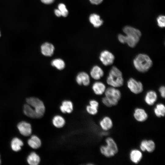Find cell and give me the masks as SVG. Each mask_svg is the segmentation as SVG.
Returning <instances> with one entry per match:
<instances>
[{
    "mask_svg": "<svg viewBox=\"0 0 165 165\" xmlns=\"http://www.w3.org/2000/svg\"><path fill=\"white\" fill-rule=\"evenodd\" d=\"M144 99L145 102L148 105H153L157 99V94L154 91H148L146 94Z\"/></svg>",
    "mask_w": 165,
    "mask_h": 165,
    "instance_id": "4fadbf2b",
    "label": "cell"
},
{
    "mask_svg": "<svg viewBox=\"0 0 165 165\" xmlns=\"http://www.w3.org/2000/svg\"><path fill=\"white\" fill-rule=\"evenodd\" d=\"M133 64L137 71L144 73L147 72L152 67V61L147 55L140 53L137 55L134 59Z\"/></svg>",
    "mask_w": 165,
    "mask_h": 165,
    "instance_id": "6da1fadb",
    "label": "cell"
},
{
    "mask_svg": "<svg viewBox=\"0 0 165 165\" xmlns=\"http://www.w3.org/2000/svg\"><path fill=\"white\" fill-rule=\"evenodd\" d=\"M27 104L34 108L36 112L42 117L45 112V107L43 102L38 98L31 97L26 99Z\"/></svg>",
    "mask_w": 165,
    "mask_h": 165,
    "instance_id": "5b68a950",
    "label": "cell"
},
{
    "mask_svg": "<svg viewBox=\"0 0 165 165\" xmlns=\"http://www.w3.org/2000/svg\"><path fill=\"white\" fill-rule=\"evenodd\" d=\"M102 101L103 103L105 106L108 107H110L112 106L108 99L105 97L102 98Z\"/></svg>",
    "mask_w": 165,
    "mask_h": 165,
    "instance_id": "4dcf8cb0",
    "label": "cell"
},
{
    "mask_svg": "<svg viewBox=\"0 0 165 165\" xmlns=\"http://www.w3.org/2000/svg\"><path fill=\"white\" fill-rule=\"evenodd\" d=\"M40 159L39 156L35 152H32L28 156L27 161L31 165H37L40 163Z\"/></svg>",
    "mask_w": 165,
    "mask_h": 165,
    "instance_id": "603a6c76",
    "label": "cell"
},
{
    "mask_svg": "<svg viewBox=\"0 0 165 165\" xmlns=\"http://www.w3.org/2000/svg\"><path fill=\"white\" fill-rule=\"evenodd\" d=\"M106 145L100 148L101 153L106 157L110 158L115 155L118 152V147L115 141L112 138H107L105 140Z\"/></svg>",
    "mask_w": 165,
    "mask_h": 165,
    "instance_id": "3957f363",
    "label": "cell"
},
{
    "mask_svg": "<svg viewBox=\"0 0 165 165\" xmlns=\"http://www.w3.org/2000/svg\"><path fill=\"white\" fill-rule=\"evenodd\" d=\"M55 48L53 45L49 42H46L42 45L41 50L42 54L46 56H51L53 54Z\"/></svg>",
    "mask_w": 165,
    "mask_h": 165,
    "instance_id": "5bb4252c",
    "label": "cell"
},
{
    "mask_svg": "<svg viewBox=\"0 0 165 165\" xmlns=\"http://www.w3.org/2000/svg\"><path fill=\"white\" fill-rule=\"evenodd\" d=\"M161 97L163 98L165 97V88L164 86H161L159 89Z\"/></svg>",
    "mask_w": 165,
    "mask_h": 165,
    "instance_id": "d6a6232c",
    "label": "cell"
},
{
    "mask_svg": "<svg viewBox=\"0 0 165 165\" xmlns=\"http://www.w3.org/2000/svg\"><path fill=\"white\" fill-rule=\"evenodd\" d=\"M89 19L90 23L95 28L100 27L103 23V21L101 19L100 16L95 13L91 14L89 17Z\"/></svg>",
    "mask_w": 165,
    "mask_h": 165,
    "instance_id": "44dd1931",
    "label": "cell"
},
{
    "mask_svg": "<svg viewBox=\"0 0 165 165\" xmlns=\"http://www.w3.org/2000/svg\"><path fill=\"white\" fill-rule=\"evenodd\" d=\"M100 125L101 129L105 131L111 129L113 126V122L111 118L108 116L103 117L100 122Z\"/></svg>",
    "mask_w": 165,
    "mask_h": 165,
    "instance_id": "9a60e30c",
    "label": "cell"
},
{
    "mask_svg": "<svg viewBox=\"0 0 165 165\" xmlns=\"http://www.w3.org/2000/svg\"><path fill=\"white\" fill-rule=\"evenodd\" d=\"M52 123L55 127L57 128H60L62 127L64 125L65 121L62 116L57 115L53 118Z\"/></svg>",
    "mask_w": 165,
    "mask_h": 165,
    "instance_id": "484cf974",
    "label": "cell"
},
{
    "mask_svg": "<svg viewBox=\"0 0 165 165\" xmlns=\"http://www.w3.org/2000/svg\"><path fill=\"white\" fill-rule=\"evenodd\" d=\"M98 108L90 105L87 106L86 109L87 112L92 115L96 114L98 112Z\"/></svg>",
    "mask_w": 165,
    "mask_h": 165,
    "instance_id": "f546056e",
    "label": "cell"
},
{
    "mask_svg": "<svg viewBox=\"0 0 165 165\" xmlns=\"http://www.w3.org/2000/svg\"><path fill=\"white\" fill-rule=\"evenodd\" d=\"M106 81L111 87L116 88L122 86L124 80L121 72L117 67L113 66L109 71Z\"/></svg>",
    "mask_w": 165,
    "mask_h": 165,
    "instance_id": "7a4b0ae2",
    "label": "cell"
},
{
    "mask_svg": "<svg viewBox=\"0 0 165 165\" xmlns=\"http://www.w3.org/2000/svg\"><path fill=\"white\" fill-rule=\"evenodd\" d=\"M105 92V97L112 106H115L118 104L121 97V92L119 90L111 87L106 89Z\"/></svg>",
    "mask_w": 165,
    "mask_h": 165,
    "instance_id": "277c9868",
    "label": "cell"
},
{
    "mask_svg": "<svg viewBox=\"0 0 165 165\" xmlns=\"http://www.w3.org/2000/svg\"><path fill=\"white\" fill-rule=\"evenodd\" d=\"M133 117L137 121L143 122L147 120L148 115L146 111L141 108H137L135 109L133 112Z\"/></svg>",
    "mask_w": 165,
    "mask_h": 165,
    "instance_id": "9c48e42d",
    "label": "cell"
},
{
    "mask_svg": "<svg viewBox=\"0 0 165 165\" xmlns=\"http://www.w3.org/2000/svg\"><path fill=\"white\" fill-rule=\"evenodd\" d=\"M58 8L61 13V16L65 17L67 16L68 13V11L64 4H59L58 6Z\"/></svg>",
    "mask_w": 165,
    "mask_h": 165,
    "instance_id": "83f0119b",
    "label": "cell"
},
{
    "mask_svg": "<svg viewBox=\"0 0 165 165\" xmlns=\"http://www.w3.org/2000/svg\"><path fill=\"white\" fill-rule=\"evenodd\" d=\"M43 3L46 4H49L52 3L54 0H40Z\"/></svg>",
    "mask_w": 165,
    "mask_h": 165,
    "instance_id": "d590c367",
    "label": "cell"
},
{
    "mask_svg": "<svg viewBox=\"0 0 165 165\" xmlns=\"http://www.w3.org/2000/svg\"><path fill=\"white\" fill-rule=\"evenodd\" d=\"M127 86L131 92L135 94L141 93L143 90L141 82L133 78H130L128 80Z\"/></svg>",
    "mask_w": 165,
    "mask_h": 165,
    "instance_id": "8992f818",
    "label": "cell"
},
{
    "mask_svg": "<svg viewBox=\"0 0 165 165\" xmlns=\"http://www.w3.org/2000/svg\"><path fill=\"white\" fill-rule=\"evenodd\" d=\"M76 80L79 85H83L85 86L88 85L90 82V78L89 75L86 72H82L77 75Z\"/></svg>",
    "mask_w": 165,
    "mask_h": 165,
    "instance_id": "2e32d148",
    "label": "cell"
},
{
    "mask_svg": "<svg viewBox=\"0 0 165 165\" xmlns=\"http://www.w3.org/2000/svg\"><path fill=\"white\" fill-rule=\"evenodd\" d=\"M123 31L126 35L133 37L139 40L141 36V33L138 29L131 26H126L123 28Z\"/></svg>",
    "mask_w": 165,
    "mask_h": 165,
    "instance_id": "7c38bea8",
    "label": "cell"
},
{
    "mask_svg": "<svg viewBox=\"0 0 165 165\" xmlns=\"http://www.w3.org/2000/svg\"><path fill=\"white\" fill-rule=\"evenodd\" d=\"M90 74L93 78L96 80H98L103 76L104 72L100 67L95 65L92 68Z\"/></svg>",
    "mask_w": 165,
    "mask_h": 165,
    "instance_id": "ac0fdd59",
    "label": "cell"
},
{
    "mask_svg": "<svg viewBox=\"0 0 165 165\" xmlns=\"http://www.w3.org/2000/svg\"><path fill=\"white\" fill-rule=\"evenodd\" d=\"M51 64L59 70L63 69L65 66V64L64 61L60 58L53 60L51 62Z\"/></svg>",
    "mask_w": 165,
    "mask_h": 165,
    "instance_id": "4316f807",
    "label": "cell"
},
{
    "mask_svg": "<svg viewBox=\"0 0 165 165\" xmlns=\"http://www.w3.org/2000/svg\"><path fill=\"white\" fill-rule=\"evenodd\" d=\"M24 112L27 116L33 118H39L42 117L37 114L35 109L32 108L28 104H25L24 105Z\"/></svg>",
    "mask_w": 165,
    "mask_h": 165,
    "instance_id": "e0dca14e",
    "label": "cell"
},
{
    "mask_svg": "<svg viewBox=\"0 0 165 165\" xmlns=\"http://www.w3.org/2000/svg\"><path fill=\"white\" fill-rule=\"evenodd\" d=\"M92 89L95 94L98 95H101L105 92L106 87L103 82H96L93 84Z\"/></svg>",
    "mask_w": 165,
    "mask_h": 165,
    "instance_id": "d6986e66",
    "label": "cell"
},
{
    "mask_svg": "<svg viewBox=\"0 0 165 165\" xmlns=\"http://www.w3.org/2000/svg\"><path fill=\"white\" fill-rule=\"evenodd\" d=\"M29 145L34 149H37L39 148L41 145L40 139L36 136L32 135L28 141Z\"/></svg>",
    "mask_w": 165,
    "mask_h": 165,
    "instance_id": "ffe728a7",
    "label": "cell"
},
{
    "mask_svg": "<svg viewBox=\"0 0 165 165\" xmlns=\"http://www.w3.org/2000/svg\"><path fill=\"white\" fill-rule=\"evenodd\" d=\"M1 31H0V37H1Z\"/></svg>",
    "mask_w": 165,
    "mask_h": 165,
    "instance_id": "f35d334b",
    "label": "cell"
},
{
    "mask_svg": "<svg viewBox=\"0 0 165 165\" xmlns=\"http://www.w3.org/2000/svg\"><path fill=\"white\" fill-rule=\"evenodd\" d=\"M129 157L130 160L132 163L135 164H138L142 158V152L138 149H133L130 151Z\"/></svg>",
    "mask_w": 165,
    "mask_h": 165,
    "instance_id": "8fae6325",
    "label": "cell"
},
{
    "mask_svg": "<svg viewBox=\"0 0 165 165\" xmlns=\"http://www.w3.org/2000/svg\"><path fill=\"white\" fill-rule=\"evenodd\" d=\"M61 112L63 113H70L73 109V105L72 102L69 101H63L60 107Z\"/></svg>",
    "mask_w": 165,
    "mask_h": 165,
    "instance_id": "cb8c5ba5",
    "label": "cell"
},
{
    "mask_svg": "<svg viewBox=\"0 0 165 165\" xmlns=\"http://www.w3.org/2000/svg\"><path fill=\"white\" fill-rule=\"evenodd\" d=\"M89 1L92 4L98 5L101 3L103 0H89Z\"/></svg>",
    "mask_w": 165,
    "mask_h": 165,
    "instance_id": "e575fe53",
    "label": "cell"
},
{
    "mask_svg": "<svg viewBox=\"0 0 165 165\" xmlns=\"http://www.w3.org/2000/svg\"><path fill=\"white\" fill-rule=\"evenodd\" d=\"M17 127L20 134L24 136H29L31 133V124L25 121H22L19 123Z\"/></svg>",
    "mask_w": 165,
    "mask_h": 165,
    "instance_id": "30bf717a",
    "label": "cell"
},
{
    "mask_svg": "<svg viewBox=\"0 0 165 165\" xmlns=\"http://www.w3.org/2000/svg\"><path fill=\"white\" fill-rule=\"evenodd\" d=\"M55 15L57 17H60L61 16V13L60 10L58 9H56L54 11Z\"/></svg>",
    "mask_w": 165,
    "mask_h": 165,
    "instance_id": "8d00e7d4",
    "label": "cell"
},
{
    "mask_svg": "<svg viewBox=\"0 0 165 165\" xmlns=\"http://www.w3.org/2000/svg\"><path fill=\"white\" fill-rule=\"evenodd\" d=\"M114 55L108 50L102 51L99 56V59L103 64L106 66L112 64L115 60Z\"/></svg>",
    "mask_w": 165,
    "mask_h": 165,
    "instance_id": "52a82bcc",
    "label": "cell"
},
{
    "mask_svg": "<svg viewBox=\"0 0 165 165\" xmlns=\"http://www.w3.org/2000/svg\"><path fill=\"white\" fill-rule=\"evenodd\" d=\"M154 113L157 117H164L165 114V106L162 103H159L156 105L153 109Z\"/></svg>",
    "mask_w": 165,
    "mask_h": 165,
    "instance_id": "7402d4cb",
    "label": "cell"
},
{
    "mask_svg": "<svg viewBox=\"0 0 165 165\" xmlns=\"http://www.w3.org/2000/svg\"><path fill=\"white\" fill-rule=\"evenodd\" d=\"M23 145V142L20 139L15 137L13 138L11 142V147L12 149L18 152L21 149V147Z\"/></svg>",
    "mask_w": 165,
    "mask_h": 165,
    "instance_id": "d4e9b609",
    "label": "cell"
},
{
    "mask_svg": "<svg viewBox=\"0 0 165 165\" xmlns=\"http://www.w3.org/2000/svg\"><path fill=\"white\" fill-rule=\"evenodd\" d=\"M139 147L140 150L142 152L152 153L155 149L156 144L152 140L145 139L141 142Z\"/></svg>",
    "mask_w": 165,
    "mask_h": 165,
    "instance_id": "ba28073f",
    "label": "cell"
},
{
    "mask_svg": "<svg viewBox=\"0 0 165 165\" xmlns=\"http://www.w3.org/2000/svg\"><path fill=\"white\" fill-rule=\"evenodd\" d=\"M118 38L121 43L123 44L126 43V35L119 34L118 35Z\"/></svg>",
    "mask_w": 165,
    "mask_h": 165,
    "instance_id": "1f68e13d",
    "label": "cell"
},
{
    "mask_svg": "<svg viewBox=\"0 0 165 165\" xmlns=\"http://www.w3.org/2000/svg\"><path fill=\"white\" fill-rule=\"evenodd\" d=\"M1 159H0V165L1 164Z\"/></svg>",
    "mask_w": 165,
    "mask_h": 165,
    "instance_id": "74e56055",
    "label": "cell"
},
{
    "mask_svg": "<svg viewBox=\"0 0 165 165\" xmlns=\"http://www.w3.org/2000/svg\"><path fill=\"white\" fill-rule=\"evenodd\" d=\"M89 103L90 105L98 108L99 106V103L96 101L92 100L90 101Z\"/></svg>",
    "mask_w": 165,
    "mask_h": 165,
    "instance_id": "836d02e7",
    "label": "cell"
},
{
    "mask_svg": "<svg viewBox=\"0 0 165 165\" xmlns=\"http://www.w3.org/2000/svg\"><path fill=\"white\" fill-rule=\"evenodd\" d=\"M158 26L161 28H164L165 26V16L164 15L159 16L157 18Z\"/></svg>",
    "mask_w": 165,
    "mask_h": 165,
    "instance_id": "f1b7e54d",
    "label": "cell"
}]
</instances>
